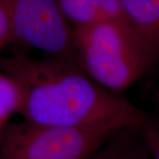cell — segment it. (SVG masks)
Returning <instances> with one entry per match:
<instances>
[{
	"mask_svg": "<svg viewBox=\"0 0 159 159\" xmlns=\"http://www.w3.org/2000/svg\"><path fill=\"white\" fill-rule=\"evenodd\" d=\"M0 69L20 89L23 120L56 126H142L148 115L122 95L89 76L75 63L15 53L0 58Z\"/></svg>",
	"mask_w": 159,
	"mask_h": 159,
	"instance_id": "obj_1",
	"label": "cell"
},
{
	"mask_svg": "<svg viewBox=\"0 0 159 159\" xmlns=\"http://www.w3.org/2000/svg\"><path fill=\"white\" fill-rule=\"evenodd\" d=\"M74 31L80 67L115 94L122 95L157 66L127 21L105 20Z\"/></svg>",
	"mask_w": 159,
	"mask_h": 159,
	"instance_id": "obj_2",
	"label": "cell"
},
{
	"mask_svg": "<svg viewBox=\"0 0 159 159\" xmlns=\"http://www.w3.org/2000/svg\"><path fill=\"white\" fill-rule=\"evenodd\" d=\"M119 128L7 123L0 140V159H88Z\"/></svg>",
	"mask_w": 159,
	"mask_h": 159,
	"instance_id": "obj_3",
	"label": "cell"
},
{
	"mask_svg": "<svg viewBox=\"0 0 159 159\" xmlns=\"http://www.w3.org/2000/svg\"><path fill=\"white\" fill-rule=\"evenodd\" d=\"M13 41L79 65L74 31L57 0H1Z\"/></svg>",
	"mask_w": 159,
	"mask_h": 159,
	"instance_id": "obj_4",
	"label": "cell"
},
{
	"mask_svg": "<svg viewBox=\"0 0 159 159\" xmlns=\"http://www.w3.org/2000/svg\"><path fill=\"white\" fill-rule=\"evenodd\" d=\"M131 29L159 64V0H120Z\"/></svg>",
	"mask_w": 159,
	"mask_h": 159,
	"instance_id": "obj_5",
	"label": "cell"
},
{
	"mask_svg": "<svg viewBox=\"0 0 159 159\" xmlns=\"http://www.w3.org/2000/svg\"><path fill=\"white\" fill-rule=\"evenodd\" d=\"M74 29L105 20L127 21L120 0H57ZM128 22V21H127Z\"/></svg>",
	"mask_w": 159,
	"mask_h": 159,
	"instance_id": "obj_6",
	"label": "cell"
},
{
	"mask_svg": "<svg viewBox=\"0 0 159 159\" xmlns=\"http://www.w3.org/2000/svg\"><path fill=\"white\" fill-rule=\"evenodd\" d=\"M142 127L125 125L119 128L88 159H153Z\"/></svg>",
	"mask_w": 159,
	"mask_h": 159,
	"instance_id": "obj_7",
	"label": "cell"
},
{
	"mask_svg": "<svg viewBox=\"0 0 159 159\" xmlns=\"http://www.w3.org/2000/svg\"><path fill=\"white\" fill-rule=\"evenodd\" d=\"M21 97L16 82L0 69V120L7 124L11 115L19 113Z\"/></svg>",
	"mask_w": 159,
	"mask_h": 159,
	"instance_id": "obj_8",
	"label": "cell"
},
{
	"mask_svg": "<svg viewBox=\"0 0 159 159\" xmlns=\"http://www.w3.org/2000/svg\"><path fill=\"white\" fill-rule=\"evenodd\" d=\"M142 133L153 159H159V119L148 117Z\"/></svg>",
	"mask_w": 159,
	"mask_h": 159,
	"instance_id": "obj_9",
	"label": "cell"
},
{
	"mask_svg": "<svg viewBox=\"0 0 159 159\" xmlns=\"http://www.w3.org/2000/svg\"><path fill=\"white\" fill-rule=\"evenodd\" d=\"M13 41L10 21L7 16L5 6L0 0V58L1 54L6 46Z\"/></svg>",
	"mask_w": 159,
	"mask_h": 159,
	"instance_id": "obj_10",
	"label": "cell"
},
{
	"mask_svg": "<svg viewBox=\"0 0 159 159\" xmlns=\"http://www.w3.org/2000/svg\"><path fill=\"white\" fill-rule=\"evenodd\" d=\"M6 123L3 122L2 120H0V140H1V137H2V134H3V132H4V129L6 127Z\"/></svg>",
	"mask_w": 159,
	"mask_h": 159,
	"instance_id": "obj_11",
	"label": "cell"
},
{
	"mask_svg": "<svg viewBox=\"0 0 159 159\" xmlns=\"http://www.w3.org/2000/svg\"><path fill=\"white\" fill-rule=\"evenodd\" d=\"M156 95H157V96H156V97H157V101H158L159 102V88L158 89H157V94H156Z\"/></svg>",
	"mask_w": 159,
	"mask_h": 159,
	"instance_id": "obj_12",
	"label": "cell"
}]
</instances>
